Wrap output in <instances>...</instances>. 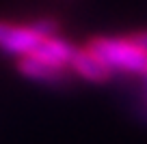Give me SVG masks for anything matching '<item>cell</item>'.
Returning <instances> with one entry per match:
<instances>
[{
	"mask_svg": "<svg viewBox=\"0 0 147 144\" xmlns=\"http://www.w3.org/2000/svg\"><path fill=\"white\" fill-rule=\"evenodd\" d=\"M91 52H95L102 63L115 73H132L143 75L147 71V50L134 43L130 35L125 37H93L87 43Z\"/></svg>",
	"mask_w": 147,
	"mask_h": 144,
	"instance_id": "6da1fadb",
	"label": "cell"
},
{
	"mask_svg": "<svg viewBox=\"0 0 147 144\" xmlns=\"http://www.w3.org/2000/svg\"><path fill=\"white\" fill-rule=\"evenodd\" d=\"M143 108H145V112H147V71L143 73Z\"/></svg>",
	"mask_w": 147,
	"mask_h": 144,
	"instance_id": "52a82bcc",
	"label": "cell"
},
{
	"mask_svg": "<svg viewBox=\"0 0 147 144\" xmlns=\"http://www.w3.org/2000/svg\"><path fill=\"white\" fill-rule=\"evenodd\" d=\"M18 71L22 75L30 77V80L46 82V84H61V82H67V77H69V69L52 67V65H46L41 60L32 58V56H20Z\"/></svg>",
	"mask_w": 147,
	"mask_h": 144,
	"instance_id": "5b68a950",
	"label": "cell"
},
{
	"mask_svg": "<svg viewBox=\"0 0 147 144\" xmlns=\"http://www.w3.org/2000/svg\"><path fill=\"white\" fill-rule=\"evenodd\" d=\"M59 32V22L52 17L37 19L32 24H13L0 19V50L7 54L24 56L32 52L46 37Z\"/></svg>",
	"mask_w": 147,
	"mask_h": 144,
	"instance_id": "7a4b0ae2",
	"label": "cell"
},
{
	"mask_svg": "<svg viewBox=\"0 0 147 144\" xmlns=\"http://www.w3.org/2000/svg\"><path fill=\"white\" fill-rule=\"evenodd\" d=\"M134 39V43L141 45L143 50H147V30H141V32H134V35H130Z\"/></svg>",
	"mask_w": 147,
	"mask_h": 144,
	"instance_id": "8992f818",
	"label": "cell"
},
{
	"mask_svg": "<svg viewBox=\"0 0 147 144\" xmlns=\"http://www.w3.org/2000/svg\"><path fill=\"white\" fill-rule=\"evenodd\" d=\"M69 69L89 82H108L113 77V71L102 63V58L95 52L89 50L87 45L84 47H76L71 60H69Z\"/></svg>",
	"mask_w": 147,
	"mask_h": 144,
	"instance_id": "277c9868",
	"label": "cell"
},
{
	"mask_svg": "<svg viewBox=\"0 0 147 144\" xmlns=\"http://www.w3.org/2000/svg\"><path fill=\"white\" fill-rule=\"evenodd\" d=\"M74 52H76V45L71 41L63 39L59 35H52V37H46L35 50L24 54V56H32V58L41 60L46 65H52V67L69 69V60H71Z\"/></svg>",
	"mask_w": 147,
	"mask_h": 144,
	"instance_id": "3957f363",
	"label": "cell"
}]
</instances>
